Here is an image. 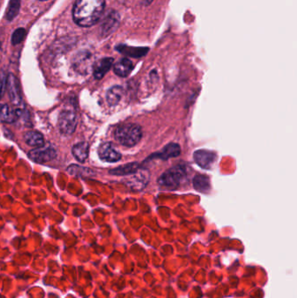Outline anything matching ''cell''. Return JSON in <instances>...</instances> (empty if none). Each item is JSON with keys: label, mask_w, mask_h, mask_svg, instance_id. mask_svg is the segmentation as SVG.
I'll return each mask as SVG.
<instances>
[{"label": "cell", "mask_w": 297, "mask_h": 298, "mask_svg": "<svg viewBox=\"0 0 297 298\" xmlns=\"http://www.w3.org/2000/svg\"><path fill=\"white\" fill-rule=\"evenodd\" d=\"M105 0H77L73 7V20L82 27H90L100 21L104 12Z\"/></svg>", "instance_id": "1"}, {"label": "cell", "mask_w": 297, "mask_h": 298, "mask_svg": "<svg viewBox=\"0 0 297 298\" xmlns=\"http://www.w3.org/2000/svg\"><path fill=\"white\" fill-rule=\"evenodd\" d=\"M188 176V170L184 165H178L165 171L158 179L161 190L173 191L179 189L182 181Z\"/></svg>", "instance_id": "2"}, {"label": "cell", "mask_w": 297, "mask_h": 298, "mask_svg": "<svg viewBox=\"0 0 297 298\" xmlns=\"http://www.w3.org/2000/svg\"><path fill=\"white\" fill-rule=\"evenodd\" d=\"M142 138V129L141 127L133 123L123 124L115 130V139L121 145L132 148L137 145Z\"/></svg>", "instance_id": "3"}, {"label": "cell", "mask_w": 297, "mask_h": 298, "mask_svg": "<svg viewBox=\"0 0 297 298\" xmlns=\"http://www.w3.org/2000/svg\"><path fill=\"white\" fill-rule=\"evenodd\" d=\"M78 124L76 109L72 106H66L59 115V128L61 133L65 135L72 134Z\"/></svg>", "instance_id": "4"}, {"label": "cell", "mask_w": 297, "mask_h": 298, "mask_svg": "<svg viewBox=\"0 0 297 298\" xmlns=\"http://www.w3.org/2000/svg\"><path fill=\"white\" fill-rule=\"evenodd\" d=\"M193 160L202 169L210 170L216 162L217 154L210 150L199 149L193 153Z\"/></svg>", "instance_id": "5"}, {"label": "cell", "mask_w": 297, "mask_h": 298, "mask_svg": "<svg viewBox=\"0 0 297 298\" xmlns=\"http://www.w3.org/2000/svg\"><path fill=\"white\" fill-rule=\"evenodd\" d=\"M6 87L8 91L10 101L14 106H20L22 103V96H21V85L20 81L17 77L9 73L6 78Z\"/></svg>", "instance_id": "6"}, {"label": "cell", "mask_w": 297, "mask_h": 298, "mask_svg": "<svg viewBox=\"0 0 297 298\" xmlns=\"http://www.w3.org/2000/svg\"><path fill=\"white\" fill-rule=\"evenodd\" d=\"M28 156L32 161L38 163H45L52 161L57 156V152L51 147H40L32 149L28 153Z\"/></svg>", "instance_id": "7"}, {"label": "cell", "mask_w": 297, "mask_h": 298, "mask_svg": "<svg viewBox=\"0 0 297 298\" xmlns=\"http://www.w3.org/2000/svg\"><path fill=\"white\" fill-rule=\"evenodd\" d=\"M98 153L101 160L106 162H117L121 159V153L111 142H105L101 144L98 150Z\"/></svg>", "instance_id": "8"}, {"label": "cell", "mask_w": 297, "mask_h": 298, "mask_svg": "<svg viewBox=\"0 0 297 298\" xmlns=\"http://www.w3.org/2000/svg\"><path fill=\"white\" fill-rule=\"evenodd\" d=\"M181 153V147L177 143H169L165 146L161 151L158 153H153L150 155L147 161L153 160V159H161V160H169L170 158L178 157Z\"/></svg>", "instance_id": "9"}, {"label": "cell", "mask_w": 297, "mask_h": 298, "mask_svg": "<svg viewBox=\"0 0 297 298\" xmlns=\"http://www.w3.org/2000/svg\"><path fill=\"white\" fill-rule=\"evenodd\" d=\"M133 176L129 178L127 185L131 190H135V191H141L143 190L145 187L148 184L149 181V173L147 170H138V172L132 174Z\"/></svg>", "instance_id": "10"}, {"label": "cell", "mask_w": 297, "mask_h": 298, "mask_svg": "<svg viewBox=\"0 0 297 298\" xmlns=\"http://www.w3.org/2000/svg\"><path fill=\"white\" fill-rule=\"evenodd\" d=\"M113 64V58H104L93 65V76L96 80H101L108 72Z\"/></svg>", "instance_id": "11"}, {"label": "cell", "mask_w": 297, "mask_h": 298, "mask_svg": "<svg viewBox=\"0 0 297 298\" xmlns=\"http://www.w3.org/2000/svg\"><path fill=\"white\" fill-rule=\"evenodd\" d=\"M141 168V165L139 163L131 162V163L120 166L116 169L110 170L109 173L112 175H116V176H128V175H132L133 173L138 172V170H140Z\"/></svg>", "instance_id": "12"}, {"label": "cell", "mask_w": 297, "mask_h": 298, "mask_svg": "<svg viewBox=\"0 0 297 298\" xmlns=\"http://www.w3.org/2000/svg\"><path fill=\"white\" fill-rule=\"evenodd\" d=\"M119 24V17L117 12H111L106 17L103 24H101V34L103 36H108L111 32L117 28Z\"/></svg>", "instance_id": "13"}, {"label": "cell", "mask_w": 297, "mask_h": 298, "mask_svg": "<svg viewBox=\"0 0 297 298\" xmlns=\"http://www.w3.org/2000/svg\"><path fill=\"white\" fill-rule=\"evenodd\" d=\"M21 112L18 109H12L6 104H0V120L7 123H12L21 117Z\"/></svg>", "instance_id": "14"}, {"label": "cell", "mask_w": 297, "mask_h": 298, "mask_svg": "<svg viewBox=\"0 0 297 298\" xmlns=\"http://www.w3.org/2000/svg\"><path fill=\"white\" fill-rule=\"evenodd\" d=\"M133 69V62L127 58H122L113 65L114 73L120 77L128 76L132 73Z\"/></svg>", "instance_id": "15"}, {"label": "cell", "mask_w": 297, "mask_h": 298, "mask_svg": "<svg viewBox=\"0 0 297 298\" xmlns=\"http://www.w3.org/2000/svg\"><path fill=\"white\" fill-rule=\"evenodd\" d=\"M119 53L124 54L126 56L132 57V58H141L148 53L149 49L148 47H133L128 46L126 44H120L116 47Z\"/></svg>", "instance_id": "16"}, {"label": "cell", "mask_w": 297, "mask_h": 298, "mask_svg": "<svg viewBox=\"0 0 297 298\" xmlns=\"http://www.w3.org/2000/svg\"><path fill=\"white\" fill-rule=\"evenodd\" d=\"M193 186L194 190L200 193H207L211 190V181L209 176L204 174L195 175L193 180Z\"/></svg>", "instance_id": "17"}, {"label": "cell", "mask_w": 297, "mask_h": 298, "mask_svg": "<svg viewBox=\"0 0 297 298\" xmlns=\"http://www.w3.org/2000/svg\"><path fill=\"white\" fill-rule=\"evenodd\" d=\"M89 144L87 142H81L72 147V154L77 161L85 162L88 157Z\"/></svg>", "instance_id": "18"}, {"label": "cell", "mask_w": 297, "mask_h": 298, "mask_svg": "<svg viewBox=\"0 0 297 298\" xmlns=\"http://www.w3.org/2000/svg\"><path fill=\"white\" fill-rule=\"evenodd\" d=\"M24 140L26 144L31 147L40 148L44 145L43 135L37 131H27L26 133H24Z\"/></svg>", "instance_id": "19"}, {"label": "cell", "mask_w": 297, "mask_h": 298, "mask_svg": "<svg viewBox=\"0 0 297 298\" xmlns=\"http://www.w3.org/2000/svg\"><path fill=\"white\" fill-rule=\"evenodd\" d=\"M123 88L121 85H114L109 89L106 93V101L110 106H116L120 103L123 96Z\"/></svg>", "instance_id": "20"}, {"label": "cell", "mask_w": 297, "mask_h": 298, "mask_svg": "<svg viewBox=\"0 0 297 298\" xmlns=\"http://www.w3.org/2000/svg\"><path fill=\"white\" fill-rule=\"evenodd\" d=\"M67 172L71 175L82 178L91 177V176L95 174L92 170L81 167V166L75 165V164L69 166L67 168Z\"/></svg>", "instance_id": "21"}, {"label": "cell", "mask_w": 297, "mask_h": 298, "mask_svg": "<svg viewBox=\"0 0 297 298\" xmlns=\"http://www.w3.org/2000/svg\"><path fill=\"white\" fill-rule=\"evenodd\" d=\"M21 0H10L8 4V8L5 14V19L8 21H13L14 18H16L21 10Z\"/></svg>", "instance_id": "22"}, {"label": "cell", "mask_w": 297, "mask_h": 298, "mask_svg": "<svg viewBox=\"0 0 297 298\" xmlns=\"http://www.w3.org/2000/svg\"><path fill=\"white\" fill-rule=\"evenodd\" d=\"M25 34H26V31L24 28L17 29L16 31L13 32V34H12V44H21V42L24 40Z\"/></svg>", "instance_id": "23"}, {"label": "cell", "mask_w": 297, "mask_h": 298, "mask_svg": "<svg viewBox=\"0 0 297 298\" xmlns=\"http://www.w3.org/2000/svg\"><path fill=\"white\" fill-rule=\"evenodd\" d=\"M6 78L7 75L4 72H0V99L4 95V90L6 87Z\"/></svg>", "instance_id": "24"}, {"label": "cell", "mask_w": 297, "mask_h": 298, "mask_svg": "<svg viewBox=\"0 0 297 298\" xmlns=\"http://www.w3.org/2000/svg\"><path fill=\"white\" fill-rule=\"evenodd\" d=\"M153 0H146V2H147V4H151L152 2H153Z\"/></svg>", "instance_id": "25"}, {"label": "cell", "mask_w": 297, "mask_h": 298, "mask_svg": "<svg viewBox=\"0 0 297 298\" xmlns=\"http://www.w3.org/2000/svg\"><path fill=\"white\" fill-rule=\"evenodd\" d=\"M40 1H46V0H40Z\"/></svg>", "instance_id": "26"}]
</instances>
